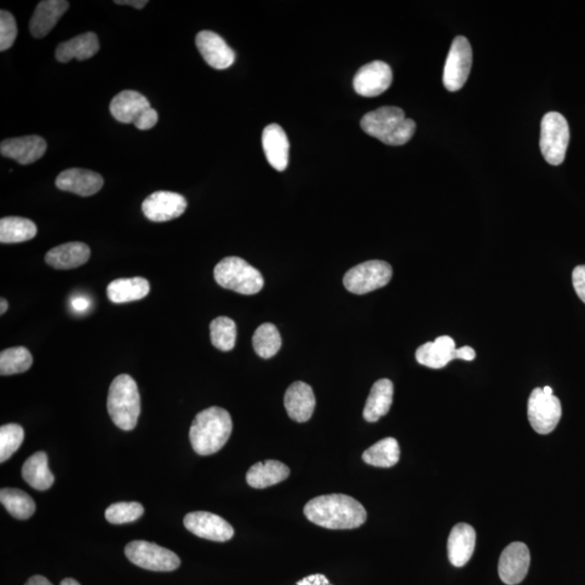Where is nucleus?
<instances>
[{
  "label": "nucleus",
  "instance_id": "obj_1",
  "mask_svg": "<svg viewBox=\"0 0 585 585\" xmlns=\"http://www.w3.org/2000/svg\"><path fill=\"white\" fill-rule=\"evenodd\" d=\"M303 514L312 523L332 530L355 529L366 520L363 504L346 495L314 498L303 508Z\"/></svg>",
  "mask_w": 585,
  "mask_h": 585
},
{
  "label": "nucleus",
  "instance_id": "obj_2",
  "mask_svg": "<svg viewBox=\"0 0 585 585\" xmlns=\"http://www.w3.org/2000/svg\"><path fill=\"white\" fill-rule=\"evenodd\" d=\"M232 433V420L229 412L220 406L200 412L190 427V443L199 456H210L221 450Z\"/></svg>",
  "mask_w": 585,
  "mask_h": 585
},
{
  "label": "nucleus",
  "instance_id": "obj_3",
  "mask_svg": "<svg viewBox=\"0 0 585 585\" xmlns=\"http://www.w3.org/2000/svg\"><path fill=\"white\" fill-rule=\"evenodd\" d=\"M361 128L387 146H404L415 135L416 125L400 108L383 107L365 114Z\"/></svg>",
  "mask_w": 585,
  "mask_h": 585
},
{
  "label": "nucleus",
  "instance_id": "obj_4",
  "mask_svg": "<svg viewBox=\"0 0 585 585\" xmlns=\"http://www.w3.org/2000/svg\"><path fill=\"white\" fill-rule=\"evenodd\" d=\"M107 405L108 416L118 428L129 432L137 426L141 400L133 377L122 375L114 378L108 389Z\"/></svg>",
  "mask_w": 585,
  "mask_h": 585
},
{
  "label": "nucleus",
  "instance_id": "obj_5",
  "mask_svg": "<svg viewBox=\"0 0 585 585\" xmlns=\"http://www.w3.org/2000/svg\"><path fill=\"white\" fill-rule=\"evenodd\" d=\"M216 282L223 289L243 295H254L263 288L262 275L240 257H226L214 269Z\"/></svg>",
  "mask_w": 585,
  "mask_h": 585
},
{
  "label": "nucleus",
  "instance_id": "obj_6",
  "mask_svg": "<svg viewBox=\"0 0 585 585\" xmlns=\"http://www.w3.org/2000/svg\"><path fill=\"white\" fill-rule=\"evenodd\" d=\"M570 131L567 119L558 112H549L541 122L540 149L544 159L550 165L564 162L570 145Z\"/></svg>",
  "mask_w": 585,
  "mask_h": 585
},
{
  "label": "nucleus",
  "instance_id": "obj_7",
  "mask_svg": "<svg viewBox=\"0 0 585 585\" xmlns=\"http://www.w3.org/2000/svg\"><path fill=\"white\" fill-rule=\"evenodd\" d=\"M393 277V268L383 261H369L348 271L343 279L344 285L354 294L364 295L384 288Z\"/></svg>",
  "mask_w": 585,
  "mask_h": 585
},
{
  "label": "nucleus",
  "instance_id": "obj_8",
  "mask_svg": "<svg viewBox=\"0 0 585 585\" xmlns=\"http://www.w3.org/2000/svg\"><path fill=\"white\" fill-rule=\"evenodd\" d=\"M126 558L143 570L173 571L180 566V559L171 550L147 541H133L125 548Z\"/></svg>",
  "mask_w": 585,
  "mask_h": 585
},
{
  "label": "nucleus",
  "instance_id": "obj_9",
  "mask_svg": "<svg viewBox=\"0 0 585 585\" xmlns=\"http://www.w3.org/2000/svg\"><path fill=\"white\" fill-rule=\"evenodd\" d=\"M563 415L560 400L548 395L542 388L533 389L528 401V418L535 432L540 435L552 433L558 427Z\"/></svg>",
  "mask_w": 585,
  "mask_h": 585
},
{
  "label": "nucleus",
  "instance_id": "obj_10",
  "mask_svg": "<svg viewBox=\"0 0 585 585\" xmlns=\"http://www.w3.org/2000/svg\"><path fill=\"white\" fill-rule=\"evenodd\" d=\"M473 63V50L468 39L457 36L453 40L444 68V85L446 90H460L469 77Z\"/></svg>",
  "mask_w": 585,
  "mask_h": 585
},
{
  "label": "nucleus",
  "instance_id": "obj_11",
  "mask_svg": "<svg viewBox=\"0 0 585 585\" xmlns=\"http://www.w3.org/2000/svg\"><path fill=\"white\" fill-rule=\"evenodd\" d=\"M393 82L392 68L383 61H373L359 68L354 78L355 93L373 98L385 93Z\"/></svg>",
  "mask_w": 585,
  "mask_h": 585
},
{
  "label": "nucleus",
  "instance_id": "obj_12",
  "mask_svg": "<svg viewBox=\"0 0 585 585\" xmlns=\"http://www.w3.org/2000/svg\"><path fill=\"white\" fill-rule=\"evenodd\" d=\"M183 524L193 535L215 542L231 540L234 530L225 519L213 513L192 512L186 515Z\"/></svg>",
  "mask_w": 585,
  "mask_h": 585
},
{
  "label": "nucleus",
  "instance_id": "obj_13",
  "mask_svg": "<svg viewBox=\"0 0 585 585\" xmlns=\"http://www.w3.org/2000/svg\"><path fill=\"white\" fill-rule=\"evenodd\" d=\"M187 208V200L181 194L169 191L154 192L142 203L143 214L154 222L176 220L185 213Z\"/></svg>",
  "mask_w": 585,
  "mask_h": 585
},
{
  "label": "nucleus",
  "instance_id": "obj_14",
  "mask_svg": "<svg viewBox=\"0 0 585 585\" xmlns=\"http://www.w3.org/2000/svg\"><path fill=\"white\" fill-rule=\"evenodd\" d=\"M530 566L529 549L523 542H513L503 550L498 560V576L508 585L524 580Z\"/></svg>",
  "mask_w": 585,
  "mask_h": 585
},
{
  "label": "nucleus",
  "instance_id": "obj_15",
  "mask_svg": "<svg viewBox=\"0 0 585 585\" xmlns=\"http://www.w3.org/2000/svg\"><path fill=\"white\" fill-rule=\"evenodd\" d=\"M195 43L206 63L216 70H225L233 65L234 51L218 34L211 31L200 32Z\"/></svg>",
  "mask_w": 585,
  "mask_h": 585
},
{
  "label": "nucleus",
  "instance_id": "obj_16",
  "mask_svg": "<svg viewBox=\"0 0 585 585\" xmlns=\"http://www.w3.org/2000/svg\"><path fill=\"white\" fill-rule=\"evenodd\" d=\"M47 150V142L42 137L32 135L4 140L0 145L2 156L13 159L22 165L36 163Z\"/></svg>",
  "mask_w": 585,
  "mask_h": 585
},
{
  "label": "nucleus",
  "instance_id": "obj_17",
  "mask_svg": "<svg viewBox=\"0 0 585 585\" xmlns=\"http://www.w3.org/2000/svg\"><path fill=\"white\" fill-rule=\"evenodd\" d=\"M56 186L62 191L71 192L79 197H91L103 187V178L88 169H70L56 177Z\"/></svg>",
  "mask_w": 585,
  "mask_h": 585
},
{
  "label": "nucleus",
  "instance_id": "obj_18",
  "mask_svg": "<svg viewBox=\"0 0 585 585\" xmlns=\"http://www.w3.org/2000/svg\"><path fill=\"white\" fill-rule=\"evenodd\" d=\"M262 140L269 164L275 170H285L289 165L290 141L284 129L278 124L268 125L262 131Z\"/></svg>",
  "mask_w": 585,
  "mask_h": 585
},
{
  "label": "nucleus",
  "instance_id": "obj_19",
  "mask_svg": "<svg viewBox=\"0 0 585 585\" xmlns=\"http://www.w3.org/2000/svg\"><path fill=\"white\" fill-rule=\"evenodd\" d=\"M284 405L292 421L305 423L311 420L315 408L313 388L303 382L292 383L286 390Z\"/></svg>",
  "mask_w": 585,
  "mask_h": 585
},
{
  "label": "nucleus",
  "instance_id": "obj_20",
  "mask_svg": "<svg viewBox=\"0 0 585 585\" xmlns=\"http://www.w3.org/2000/svg\"><path fill=\"white\" fill-rule=\"evenodd\" d=\"M456 342L450 336H440L417 348V363L430 369H443L457 359Z\"/></svg>",
  "mask_w": 585,
  "mask_h": 585
},
{
  "label": "nucleus",
  "instance_id": "obj_21",
  "mask_svg": "<svg viewBox=\"0 0 585 585\" xmlns=\"http://www.w3.org/2000/svg\"><path fill=\"white\" fill-rule=\"evenodd\" d=\"M70 3L66 0H44L37 5L30 21V31L34 37L43 38L56 26L61 16L67 13Z\"/></svg>",
  "mask_w": 585,
  "mask_h": 585
},
{
  "label": "nucleus",
  "instance_id": "obj_22",
  "mask_svg": "<svg viewBox=\"0 0 585 585\" xmlns=\"http://www.w3.org/2000/svg\"><path fill=\"white\" fill-rule=\"evenodd\" d=\"M149 108L151 105L145 96L135 90H123L113 98L110 111L118 122L135 124Z\"/></svg>",
  "mask_w": 585,
  "mask_h": 585
},
{
  "label": "nucleus",
  "instance_id": "obj_23",
  "mask_svg": "<svg viewBox=\"0 0 585 585\" xmlns=\"http://www.w3.org/2000/svg\"><path fill=\"white\" fill-rule=\"evenodd\" d=\"M476 546V531L468 524H457L452 528L448 539L450 563L456 567L466 566L472 559Z\"/></svg>",
  "mask_w": 585,
  "mask_h": 585
},
{
  "label": "nucleus",
  "instance_id": "obj_24",
  "mask_svg": "<svg viewBox=\"0 0 585 585\" xmlns=\"http://www.w3.org/2000/svg\"><path fill=\"white\" fill-rule=\"evenodd\" d=\"M90 249L83 242H70L56 246L46 254L45 261L49 266L60 271L85 265L90 258Z\"/></svg>",
  "mask_w": 585,
  "mask_h": 585
},
{
  "label": "nucleus",
  "instance_id": "obj_25",
  "mask_svg": "<svg viewBox=\"0 0 585 585\" xmlns=\"http://www.w3.org/2000/svg\"><path fill=\"white\" fill-rule=\"evenodd\" d=\"M99 49V39L95 33L88 32L60 44L56 50V58L61 63H67L72 59L88 60Z\"/></svg>",
  "mask_w": 585,
  "mask_h": 585
},
{
  "label": "nucleus",
  "instance_id": "obj_26",
  "mask_svg": "<svg viewBox=\"0 0 585 585\" xmlns=\"http://www.w3.org/2000/svg\"><path fill=\"white\" fill-rule=\"evenodd\" d=\"M290 476V468L282 462L267 460L254 464L246 474V481L255 489H265L282 483Z\"/></svg>",
  "mask_w": 585,
  "mask_h": 585
},
{
  "label": "nucleus",
  "instance_id": "obj_27",
  "mask_svg": "<svg viewBox=\"0 0 585 585\" xmlns=\"http://www.w3.org/2000/svg\"><path fill=\"white\" fill-rule=\"evenodd\" d=\"M394 384L387 378L375 382L372 386L364 410L366 422L375 423L386 416L393 405Z\"/></svg>",
  "mask_w": 585,
  "mask_h": 585
},
{
  "label": "nucleus",
  "instance_id": "obj_28",
  "mask_svg": "<svg viewBox=\"0 0 585 585\" xmlns=\"http://www.w3.org/2000/svg\"><path fill=\"white\" fill-rule=\"evenodd\" d=\"M22 477L34 489L38 491L50 489L55 483V476L50 472L47 455L39 451L28 457L23 464Z\"/></svg>",
  "mask_w": 585,
  "mask_h": 585
},
{
  "label": "nucleus",
  "instance_id": "obj_29",
  "mask_svg": "<svg viewBox=\"0 0 585 585\" xmlns=\"http://www.w3.org/2000/svg\"><path fill=\"white\" fill-rule=\"evenodd\" d=\"M149 292H150V283L142 277L114 280L107 289L108 300L114 303L139 301Z\"/></svg>",
  "mask_w": 585,
  "mask_h": 585
},
{
  "label": "nucleus",
  "instance_id": "obj_30",
  "mask_svg": "<svg viewBox=\"0 0 585 585\" xmlns=\"http://www.w3.org/2000/svg\"><path fill=\"white\" fill-rule=\"evenodd\" d=\"M37 227L23 217H5L0 221V242L13 244L26 242L36 237Z\"/></svg>",
  "mask_w": 585,
  "mask_h": 585
},
{
  "label": "nucleus",
  "instance_id": "obj_31",
  "mask_svg": "<svg viewBox=\"0 0 585 585\" xmlns=\"http://www.w3.org/2000/svg\"><path fill=\"white\" fill-rule=\"evenodd\" d=\"M364 461L375 467L389 468L399 462L400 446L398 441L392 437L377 441L375 445L365 450Z\"/></svg>",
  "mask_w": 585,
  "mask_h": 585
},
{
  "label": "nucleus",
  "instance_id": "obj_32",
  "mask_svg": "<svg viewBox=\"0 0 585 585\" xmlns=\"http://www.w3.org/2000/svg\"><path fill=\"white\" fill-rule=\"evenodd\" d=\"M0 502L15 518L20 520L32 518L36 510V502L26 492L13 488L0 491Z\"/></svg>",
  "mask_w": 585,
  "mask_h": 585
},
{
  "label": "nucleus",
  "instance_id": "obj_33",
  "mask_svg": "<svg viewBox=\"0 0 585 585\" xmlns=\"http://www.w3.org/2000/svg\"><path fill=\"white\" fill-rule=\"evenodd\" d=\"M255 352L263 359H271L277 354L282 346V340L277 328L272 323H263L253 336Z\"/></svg>",
  "mask_w": 585,
  "mask_h": 585
},
{
  "label": "nucleus",
  "instance_id": "obj_34",
  "mask_svg": "<svg viewBox=\"0 0 585 585\" xmlns=\"http://www.w3.org/2000/svg\"><path fill=\"white\" fill-rule=\"evenodd\" d=\"M32 364V354L26 347L5 349L0 354V375L3 376L25 373Z\"/></svg>",
  "mask_w": 585,
  "mask_h": 585
},
{
  "label": "nucleus",
  "instance_id": "obj_35",
  "mask_svg": "<svg viewBox=\"0 0 585 585\" xmlns=\"http://www.w3.org/2000/svg\"><path fill=\"white\" fill-rule=\"evenodd\" d=\"M210 341L221 352H231L237 342V324L228 317H218L211 321Z\"/></svg>",
  "mask_w": 585,
  "mask_h": 585
},
{
  "label": "nucleus",
  "instance_id": "obj_36",
  "mask_svg": "<svg viewBox=\"0 0 585 585\" xmlns=\"http://www.w3.org/2000/svg\"><path fill=\"white\" fill-rule=\"evenodd\" d=\"M25 440V430L18 424H7L0 428V462L4 463L19 450Z\"/></svg>",
  "mask_w": 585,
  "mask_h": 585
},
{
  "label": "nucleus",
  "instance_id": "obj_37",
  "mask_svg": "<svg viewBox=\"0 0 585 585\" xmlns=\"http://www.w3.org/2000/svg\"><path fill=\"white\" fill-rule=\"evenodd\" d=\"M145 513V508L138 502H120L112 504L106 510V518L113 525L133 523Z\"/></svg>",
  "mask_w": 585,
  "mask_h": 585
},
{
  "label": "nucleus",
  "instance_id": "obj_38",
  "mask_svg": "<svg viewBox=\"0 0 585 585\" xmlns=\"http://www.w3.org/2000/svg\"><path fill=\"white\" fill-rule=\"evenodd\" d=\"M18 27L15 16L8 11L0 13V51L8 50L15 42Z\"/></svg>",
  "mask_w": 585,
  "mask_h": 585
},
{
  "label": "nucleus",
  "instance_id": "obj_39",
  "mask_svg": "<svg viewBox=\"0 0 585 585\" xmlns=\"http://www.w3.org/2000/svg\"><path fill=\"white\" fill-rule=\"evenodd\" d=\"M159 120V114L154 108H149L148 110L142 113V116L135 122L138 129L148 130L154 128Z\"/></svg>",
  "mask_w": 585,
  "mask_h": 585
},
{
  "label": "nucleus",
  "instance_id": "obj_40",
  "mask_svg": "<svg viewBox=\"0 0 585 585\" xmlns=\"http://www.w3.org/2000/svg\"><path fill=\"white\" fill-rule=\"evenodd\" d=\"M572 285L579 298L585 303V265L573 269Z\"/></svg>",
  "mask_w": 585,
  "mask_h": 585
},
{
  "label": "nucleus",
  "instance_id": "obj_41",
  "mask_svg": "<svg viewBox=\"0 0 585 585\" xmlns=\"http://www.w3.org/2000/svg\"><path fill=\"white\" fill-rule=\"evenodd\" d=\"M295 585H332L329 581V579L321 573H315V575L308 576L302 579Z\"/></svg>",
  "mask_w": 585,
  "mask_h": 585
},
{
  "label": "nucleus",
  "instance_id": "obj_42",
  "mask_svg": "<svg viewBox=\"0 0 585 585\" xmlns=\"http://www.w3.org/2000/svg\"><path fill=\"white\" fill-rule=\"evenodd\" d=\"M71 303L74 312L80 313L89 311V308L91 306V303L88 298H86L84 296L74 297Z\"/></svg>",
  "mask_w": 585,
  "mask_h": 585
},
{
  "label": "nucleus",
  "instance_id": "obj_43",
  "mask_svg": "<svg viewBox=\"0 0 585 585\" xmlns=\"http://www.w3.org/2000/svg\"><path fill=\"white\" fill-rule=\"evenodd\" d=\"M457 359L473 361L476 358V352L472 347L464 346L457 349Z\"/></svg>",
  "mask_w": 585,
  "mask_h": 585
},
{
  "label": "nucleus",
  "instance_id": "obj_44",
  "mask_svg": "<svg viewBox=\"0 0 585 585\" xmlns=\"http://www.w3.org/2000/svg\"><path fill=\"white\" fill-rule=\"evenodd\" d=\"M114 3L120 5H130V7L136 9H143L149 2L148 0H117V2Z\"/></svg>",
  "mask_w": 585,
  "mask_h": 585
},
{
  "label": "nucleus",
  "instance_id": "obj_45",
  "mask_svg": "<svg viewBox=\"0 0 585 585\" xmlns=\"http://www.w3.org/2000/svg\"><path fill=\"white\" fill-rule=\"evenodd\" d=\"M26 585H54L51 583L48 579H46L43 576H34L31 579H28V581Z\"/></svg>",
  "mask_w": 585,
  "mask_h": 585
},
{
  "label": "nucleus",
  "instance_id": "obj_46",
  "mask_svg": "<svg viewBox=\"0 0 585 585\" xmlns=\"http://www.w3.org/2000/svg\"><path fill=\"white\" fill-rule=\"evenodd\" d=\"M7 309L8 302L2 298V301H0V313L4 314L5 312H7Z\"/></svg>",
  "mask_w": 585,
  "mask_h": 585
},
{
  "label": "nucleus",
  "instance_id": "obj_47",
  "mask_svg": "<svg viewBox=\"0 0 585 585\" xmlns=\"http://www.w3.org/2000/svg\"><path fill=\"white\" fill-rule=\"evenodd\" d=\"M60 585H80L77 580H74V579H65Z\"/></svg>",
  "mask_w": 585,
  "mask_h": 585
},
{
  "label": "nucleus",
  "instance_id": "obj_48",
  "mask_svg": "<svg viewBox=\"0 0 585 585\" xmlns=\"http://www.w3.org/2000/svg\"><path fill=\"white\" fill-rule=\"evenodd\" d=\"M543 389V392L548 394V395H553V389L550 388L549 386H546Z\"/></svg>",
  "mask_w": 585,
  "mask_h": 585
}]
</instances>
